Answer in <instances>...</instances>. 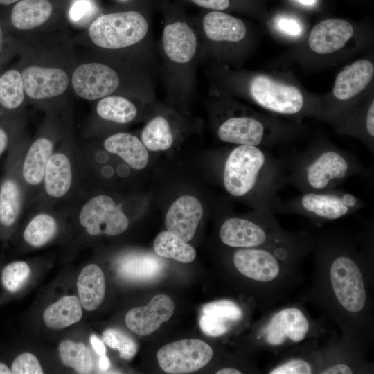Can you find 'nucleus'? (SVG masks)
<instances>
[{"mask_svg":"<svg viewBox=\"0 0 374 374\" xmlns=\"http://www.w3.org/2000/svg\"><path fill=\"white\" fill-rule=\"evenodd\" d=\"M93 3L89 0H78L71 7L69 12L70 19L78 22L89 15L93 10Z\"/></svg>","mask_w":374,"mask_h":374,"instance_id":"obj_42","label":"nucleus"},{"mask_svg":"<svg viewBox=\"0 0 374 374\" xmlns=\"http://www.w3.org/2000/svg\"><path fill=\"white\" fill-rule=\"evenodd\" d=\"M103 340L109 348L117 350L119 356L125 360H131L138 351L135 341L123 331L109 328L103 333Z\"/></svg>","mask_w":374,"mask_h":374,"instance_id":"obj_36","label":"nucleus"},{"mask_svg":"<svg viewBox=\"0 0 374 374\" xmlns=\"http://www.w3.org/2000/svg\"><path fill=\"white\" fill-rule=\"evenodd\" d=\"M195 4L213 10H222L229 6V0H190Z\"/></svg>","mask_w":374,"mask_h":374,"instance_id":"obj_44","label":"nucleus"},{"mask_svg":"<svg viewBox=\"0 0 374 374\" xmlns=\"http://www.w3.org/2000/svg\"><path fill=\"white\" fill-rule=\"evenodd\" d=\"M30 275V269L26 262H10L3 268L1 272V286L8 293H16L24 287Z\"/></svg>","mask_w":374,"mask_h":374,"instance_id":"obj_35","label":"nucleus"},{"mask_svg":"<svg viewBox=\"0 0 374 374\" xmlns=\"http://www.w3.org/2000/svg\"><path fill=\"white\" fill-rule=\"evenodd\" d=\"M332 290L340 305L356 313L364 308L366 294L362 272L353 258L346 254L337 256L330 269Z\"/></svg>","mask_w":374,"mask_h":374,"instance_id":"obj_12","label":"nucleus"},{"mask_svg":"<svg viewBox=\"0 0 374 374\" xmlns=\"http://www.w3.org/2000/svg\"><path fill=\"white\" fill-rule=\"evenodd\" d=\"M82 187L79 145L64 139L48 159L35 205L53 207L77 195Z\"/></svg>","mask_w":374,"mask_h":374,"instance_id":"obj_3","label":"nucleus"},{"mask_svg":"<svg viewBox=\"0 0 374 374\" xmlns=\"http://www.w3.org/2000/svg\"><path fill=\"white\" fill-rule=\"evenodd\" d=\"M4 112L0 109V115H3Z\"/></svg>","mask_w":374,"mask_h":374,"instance_id":"obj_53","label":"nucleus"},{"mask_svg":"<svg viewBox=\"0 0 374 374\" xmlns=\"http://www.w3.org/2000/svg\"><path fill=\"white\" fill-rule=\"evenodd\" d=\"M202 314H213L222 317L231 323H236L242 317L240 308L229 300H219L205 304L202 309Z\"/></svg>","mask_w":374,"mask_h":374,"instance_id":"obj_37","label":"nucleus"},{"mask_svg":"<svg viewBox=\"0 0 374 374\" xmlns=\"http://www.w3.org/2000/svg\"><path fill=\"white\" fill-rule=\"evenodd\" d=\"M51 12L48 0H20L12 10L10 21L19 30H30L46 21Z\"/></svg>","mask_w":374,"mask_h":374,"instance_id":"obj_27","label":"nucleus"},{"mask_svg":"<svg viewBox=\"0 0 374 374\" xmlns=\"http://www.w3.org/2000/svg\"><path fill=\"white\" fill-rule=\"evenodd\" d=\"M148 31V21L140 12L125 11L98 17L89 26V35L101 48L118 49L138 43Z\"/></svg>","mask_w":374,"mask_h":374,"instance_id":"obj_8","label":"nucleus"},{"mask_svg":"<svg viewBox=\"0 0 374 374\" xmlns=\"http://www.w3.org/2000/svg\"><path fill=\"white\" fill-rule=\"evenodd\" d=\"M269 374H310L312 368L303 359H292L271 370Z\"/></svg>","mask_w":374,"mask_h":374,"instance_id":"obj_41","label":"nucleus"},{"mask_svg":"<svg viewBox=\"0 0 374 374\" xmlns=\"http://www.w3.org/2000/svg\"><path fill=\"white\" fill-rule=\"evenodd\" d=\"M141 142L150 151H161L169 149L173 137L168 121L162 116L150 120L142 130Z\"/></svg>","mask_w":374,"mask_h":374,"instance_id":"obj_34","label":"nucleus"},{"mask_svg":"<svg viewBox=\"0 0 374 374\" xmlns=\"http://www.w3.org/2000/svg\"><path fill=\"white\" fill-rule=\"evenodd\" d=\"M162 44L168 58L178 64L190 61L197 50V37L193 29L185 22L176 21L165 26Z\"/></svg>","mask_w":374,"mask_h":374,"instance_id":"obj_22","label":"nucleus"},{"mask_svg":"<svg viewBox=\"0 0 374 374\" xmlns=\"http://www.w3.org/2000/svg\"><path fill=\"white\" fill-rule=\"evenodd\" d=\"M29 141L19 139L6 154L0 177V234L8 236L15 228L27 203L21 174V161Z\"/></svg>","mask_w":374,"mask_h":374,"instance_id":"obj_5","label":"nucleus"},{"mask_svg":"<svg viewBox=\"0 0 374 374\" xmlns=\"http://www.w3.org/2000/svg\"><path fill=\"white\" fill-rule=\"evenodd\" d=\"M98 116L107 121L126 124L132 121L137 115L135 105L127 98L120 96H107L97 103Z\"/></svg>","mask_w":374,"mask_h":374,"instance_id":"obj_30","label":"nucleus"},{"mask_svg":"<svg viewBox=\"0 0 374 374\" xmlns=\"http://www.w3.org/2000/svg\"><path fill=\"white\" fill-rule=\"evenodd\" d=\"M102 144L104 150L118 156L132 169H143L148 163L147 148L138 137L130 133L113 134L105 138Z\"/></svg>","mask_w":374,"mask_h":374,"instance_id":"obj_23","label":"nucleus"},{"mask_svg":"<svg viewBox=\"0 0 374 374\" xmlns=\"http://www.w3.org/2000/svg\"><path fill=\"white\" fill-rule=\"evenodd\" d=\"M203 216V208L191 195H182L168 209L165 218L168 231L184 242L191 240Z\"/></svg>","mask_w":374,"mask_h":374,"instance_id":"obj_18","label":"nucleus"},{"mask_svg":"<svg viewBox=\"0 0 374 374\" xmlns=\"http://www.w3.org/2000/svg\"><path fill=\"white\" fill-rule=\"evenodd\" d=\"M20 0H0V5H10Z\"/></svg>","mask_w":374,"mask_h":374,"instance_id":"obj_50","label":"nucleus"},{"mask_svg":"<svg viewBox=\"0 0 374 374\" xmlns=\"http://www.w3.org/2000/svg\"><path fill=\"white\" fill-rule=\"evenodd\" d=\"M39 209L24 227L22 238L32 247H42L51 242L60 231V221L53 207L37 206Z\"/></svg>","mask_w":374,"mask_h":374,"instance_id":"obj_24","label":"nucleus"},{"mask_svg":"<svg viewBox=\"0 0 374 374\" xmlns=\"http://www.w3.org/2000/svg\"><path fill=\"white\" fill-rule=\"evenodd\" d=\"M63 139L59 133H41L26 146L21 161L20 174L28 205L35 204L47 161Z\"/></svg>","mask_w":374,"mask_h":374,"instance_id":"obj_11","label":"nucleus"},{"mask_svg":"<svg viewBox=\"0 0 374 374\" xmlns=\"http://www.w3.org/2000/svg\"><path fill=\"white\" fill-rule=\"evenodd\" d=\"M25 93L31 99L42 100L63 93L69 84L64 71L57 68L28 66L21 73Z\"/></svg>","mask_w":374,"mask_h":374,"instance_id":"obj_17","label":"nucleus"},{"mask_svg":"<svg viewBox=\"0 0 374 374\" xmlns=\"http://www.w3.org/2000/svg\"><path fill=\"white\" fill-rule=\"evenodd\" d=\"M78 221L90 236H115L127 230L130 221L121 204L105 193L88 194L80 190L78 195Z\"/></svg>","mask_w":374,"mask_h":374,"instance_id":"obj_6","label":"nucleus"},{"mask_svg":"<svg viewBox=\"0 0 374 374\" xmlns=\"http://www.w3.org/2000/svg\"><path fill=\"white\" fill-rule=\"evenodd\" d=\"M354 28L350 23L340 19H328L311 30L308 44L318 54H328L342 48L352 37Z\"/></svg>","mask_w":374,"mask_h":374,"instance_id":"obj_20","label":"nucleus"},{"mask_svg":"<svg viewBox=\"0 0 374 374\" xmlns=\"http://www.w3.org/2000/svg\"><path fill=\"white\" fill-rule=\"evenodd\" d=\"M90 343L95 352L99 356L106 355V348L103 341H102L96 335H91Z\"/></svg>","mask_w":374,"mask_h":374,"instance_id":"obj_46","label":"nucleus"},{"mask_svg":"<svg viewBox=\"0 0 374 374\" xmlns=\"http://www.w3.org/2000/svg\"><path fill=\"white\" fill-rule=\"evenodd\" d=\"M217 136L225 143L267 149L290 143L295 135L290 130L261 118L239 116L225 119L218 127Z\"/></svg>","mask_w":374,"mask_h":374,"instance_id":"obj_7","label":"nucleus"},{"mask_svg":"<svg viewBox=\"0 0 374 374\" xmlns=\"http://www.w3.org/2000/svg\"><path fill=\"white\" fill-rule=\"evenodd\" d=\"M374 74L373 63L360 59L346 66L337 75L332 96L339 103L348 102L359 94L371 82Z\"/></svg>","mask_w":374,"mask_h":374,"instance_id":"obj_21","label":"nucleus"},{"mask_svg":"<svg viewBox=\"0 0 374 374\" xmlns=\"http://www.w3.org/2000/svg\"><path fill=\"white\" fill-rule=\"evenodd\" d=\"M12 374H42L44 373L37 358L30 353L18 355L10 366Z\"/></svg>","mask_w":374,"mask_h":374,"instance_id":"obj_38","label":"nucleus"},{"mask_svg":"<svg viewBox=\"0 0 374 374\" xmlns=\"http://www.w3.org/2000/svg\"><path fill=\"white\" fill-rule=\"evenodd\" d=\"M365 205L359 197L340 188L300 193L273 204V213H295L318 220H335L356 212Z\"/></svg>","mask_w":374,"mask_h":374,"instance_id":"obj_4","label":"nucleus"},{"mask_svg":"<svg viewBox=\"0 0 374 374\" xmlns=\"http://www.w3.org/2000/svg\"><path fill=\"white\" fill-rule=\"evenodd\" d=\"M233 260L238 271L256 281H271L280 272L278 260L267 249L256 247L242 248L235 251Z\"/></svg>","mask_w":374,"mask_h":374,"instance_id":"obj_19","label":"nucleus"},{"mask_svg":"<svg viewBox=\"0 0 374 374\" xmlns=\"http://www.w3.org/2000/svg\"><path fill=\"white\" fill-rule=\"evenodd\" d=\"M222 185L226 193L246 199L258 212L273 214L271 207L284 187L281 159L266 148L236 145L226 154L222 168Z\"/></svg>","mask_w":374,"mask_h":374,"instance_id":"obj_1","label":"nucleus"},{"mask_svg":"<svg viewBox=\"0 0 374 374\" xmlns=\"http://www.w3.org/2000/svg\"><path fill=\"white\" fill-rule=\"evenodd\" d=\"M11 369L7 364L0 362V374H11Z\"/></svg>","mask_w":374,"mask_h":374,"instance_id":"obj_49","label":"nucleus"},{"mask_svg":"<svg viewBox=\"0 0 374 374\" xmlns=\"http://www.w3.org/2000/svg\"><path fill=\"white\" fill-rule=\"evenodd\" d=\"M213 356L212 348L197 339H182L167 344L157 353L160 368L167 373L182 374L197 371Z\"/></svg>","mask_w":374,"mask_h":374,"instance_id":"obj_13","label":"nucleus"},{"mask_svg":"<svg viewBox=\"0 0 374 374\" xmlns=\"http://www.w3.org/2000/svg\"><path fill=\"white\" fill-rule=\"evenodd\" d=\"M1 42H2V35H1V30L0 29V48L1 46Z\"/></svg>","mask_w":374,"mask_h":374,"instance_id":"obj_52","label":"nucleus"},{"mask_svg":"<svg viewBox=\"0 0 374 374\" xmlns=\"http://www.w3.org/2000/svg\"><path fill=\"white\" fill-rule=\"evenodd\" d=\"M175 303L168 295L154 296L146 306L130 309L125 315V323L132 332L148 335L157 330L173 314Z\"/></svg>","mask_w":374,"mask_h":374,"instance_id":"obj_16","label":"nucleus"},{"mask_svg":"<svg viewBox=\"0 0 374 374\" xmlns=\"http://www.w3.org/2000/svg\"><path fill=\"white\" fill-rule=\"evenodd\" d=\"M199 323L203 332L211 337H219L226 333L232 324L222 317L205 314L200 317Z\"/></svg>","mask_w":374,"mask_h":374,"instance_id":"obj_39","label":"nucleus"},{"mask_svg":"<svg viewBox=\"0 0 374 374\" xmlns=\"http://www.w3.org/2000/svg\"><path fill=\"white\" fill-rule=\"evenodd\" d=\"M79 300L87 311L96 310L103 303L106 291L105 278L99 266L89 264L83 267L77 280Z\"/></svg>","mask_w":374,"mask_h":374,"instance_id":"obj_25","label":"nucleus"},{"mask_svg":"<svg viewBox=\"0 0 374 374\" xmlns=\"http://www.w3.org/2000/svg\"><path fill=\"white\" fill-rule=\"evenodd\" d=\"M162 260L148 254H132L123 258L118 267L123 276L136 280H149L162 271Z\"/></svg>","mask_w":374,"mask_h":374,"instance_id":"obj_29","label":"nucleus"},{"mask_svg":"<svg viewBox=\"0 0 374 374\" xmlns=\"http://www.w3.org/2000/svg\"><path fill=\"white\" fill-rule=\"evenodd\" d=\"M119 83L118 73L112 68L100 63L82 64L72 75L75 93L89 100L109 96L118 88Z\"/></svg>","mask_w":374,"mask_h":374,"instance_id":"obj_14","label":"nucleus"},{"mask_svg":"<svg viewBox=\"0 0 374 374\" xmlns=\"http://www.w3.org/2000/svg\"><path fill=\"white\" fill-rule=\"evenodd\" d=\"M310 329V323L297 308H287L274 314L263 330L265 341L271 346H280L287 341H303Z\"/></svg>","mask_w":374,"mask_h":374,"instance_id":"obj_15","label":"nucleus"},{"mask_svg":"<svg viewBox=\"0 0 374 374\" xmlns=\"http://www.w3.org/2000/svg\"><path fill=\"white\" fill-rule=\"evenodd\" d=\"M353 370L347 364H339L326 369L323 374H352Z\"/></svg>","mask_w":374,"mask_h":374,"instance_id":"obj_45","label":"nucleus"},{"mask_svg":"<svg viewBox=\"0 0 374 374\" xmlns=\"http://www.w3.org/2000/svg\"><path fill=\"white\" fill-rule=\"evenodd\" d=\"M202 23L206 37L215 42H239L247 33L242 20L218 10L206 14Z\"/></svg>","mask_w":374,"mask_h":374,"instance_id":"obj_26","label":"nucleus"},{"mask_svg":"<svg viewBox=\"0 0 374 374\" xmlns=\"http://www.w3.org/2000/svg\"><path fill=\"white\" fill-rule=\"evenodd\" d=\"M239 370L232 368H225L216 372V374H241Z\"/></svg>","mask_w":374,"mask_h":374,"instance_id":"obj_48","label":"nucleus"},{"mask_svg":"<svg viewBox=\"0 0 374 374\" xmlns=\"http://www.w3.org/2000/svg\"><path fill=\"white\" fill-rule=\"evenodd\" d=\"M298 1L302 4L310 6V5L314 4L316 0H298Z\"/></svg>","mask_w":374,"mask_h":374,"instance_id":"obj_51","label":"nucleus"},{"mask_svg":"<svg viewBox=\"0 0 374 374\" xmlns=\"http://www.w3.org/2000/svg\"><path fill=\"white\" fill-rule=\"evenodd\" d=\"M25 99L21 73L16 69L6 71L0 76V109L12 112L19 109Z\"/></svg>","mask_w":374,"mask_h":374,"instance_id":"obj_31","label":"nucleus"},{"mask_svg":"<svg viewBox=\"0 0 374 374\" xmlns=\"http://www.w3.org/2000/svg\"><path fill=\"white\" fill-rule=\"evenodd\" d=\"M281 161L285 184L300 193L337 188L352 177L369 172L355 154L324 138L313 140L302 151Z\"/></svg>","mask_w":374,"mask_h":374,"instance_id":"obj_2","label":"nucleus"},{"mask_svg":"<svg viewBox=\"0 0 374 374\" xmlns=\"http://www.w3.org/2000/svg\"><path fill=\"white\" fill-rule=\"evenodd\" d=\"M60 357L62 363L78 373H92L93 361L89 348L82 342L71 340L62 341L58 347Z\"/></svg>","mask_w":374,"mask_h":374,"instance_id":"obj_33","label":"nucleus"},{"mask_svg":"<svg viewBox=\"0 0 374 374\" xmlns=\"http://www.w3.org/2000/svg\"><path fill=\"white\" fill-rule=\"evenodd\" d=\"M98 365V368L102 371H106L109 369L110 367V362L106 355L100 356Z\"/></svg>","mask_w":374,"mask_h":374,"instance_id":"obj_47","label":"nucleus"},{"mask_svg":"<svg viewBox=\"0 0 374 374\" xmlns=\"http://www.w3.org/2000/svg\"><path fill=\"white\" fill-rule=\"evenodd\" d=\"M8 118L0 120V159L19 139L15 125Z\"/></svg>","mask_w":374,"mask_h":374,"instance_id":"obj_40","label":"nucleus"},{"mask_svg":"<svg viewBox=\"0 0 374 374\" xmlns=\"http://www.w3.org/2000/svg\"><path fill=\"white\" fill-rule=\"evenodd\" d=\"M278 29L290 35H298L301 32V27L299 22L291 18H280L277 21Z\"/></svg>","mask_w":374,"mask_h":374,"instance_id":"obj_43","label":"nucleus"},{"mask_svg":"<svg viewBox=\"0 0 374 374\" xmlns=\"http://www.w3.org/2000/svg\"><path fill=\"white\" fill-rule=\"evenodd\" d=\"M82 317V306L74 295L65 296L48 306L43 312L45 325L54 330H60L76 323Z\"/></svg>","mask_w":374,"mask_h":374,"instance_id":"obj_28","label":"nucleus"},{"mask_svg":"<svg viewBox=\"0 0 374 374\" xmlns=\"http://www.w3.org/2000/svg\"><path fill=\"white\" fill-rule=\"evenodd\" d=\"M273 214L258 212V218L232 217L220 229V238L226 245L235 248H252L267 245L269 242L285 239L279 231Z\"/></svg>","mask_w":374,"mask_h":374,"instance_id":"obj_9","label":"nucleus"},{"mask_svg":"<svg viewBox=\"0 0 374 374\" xmlns=\"http://www.w3.org/2000/svg\"><path fill=\"white\" fill-rule=\"evenodd\" d=\"M155 253L161 257L188 263L196 257L195 249L168 231L159 233L153 242Z\"/></svg>","mask_w":374,"mask_h":374,"instance_id":"obj_32","label":"nucleus"},{"mask_svg":"<svg viewBox=\"0 0 374 374\" xmlns=\"http://www.w3.org/2000/svg\"><path fill=\"white\" fill-rule=\"evenodd\" d=\"M249 93L257 105L273 113L300 115L307 109L305 96L299 88L265 75L253 78Z\"/></svg>","mask_w":374,"mask_h":374,"instance_id":"obj_10","label":"nucleus"}]
</instances>
